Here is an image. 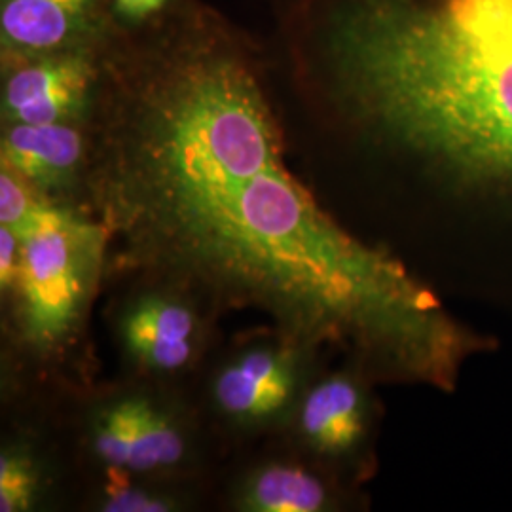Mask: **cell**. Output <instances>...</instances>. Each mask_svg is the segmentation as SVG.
Instances as JSON below:
<instances>
[{
    "mask_svg": "<svg viewBox=\"0 0 512 512\" xmlns=\"http://www.w3.org/2000/svg\"><path fill=\"white\" fill-rule=\"evenodd\" d=\"M266 52L202 0L114 27L88 116L84 181L122 255L294 342H346L452 384L471 336L385 249L355 238L289 169Z\"/></svg>",
    "mask_w": 512,
    "mask_h": 512,
    "instance_id": "6da1fadb",
    "label": "cell"
},
{
    "mask_svg": "<svg viewBox=\"0 0 512 512\" xmlns=\"http://www.w3.org/2000/svg\"><path fill=\"white\" fill-rule=\"evenodd\" d=\"M274 61L351 122L512 186V0H268Z\"/></svg>",
    "mask_w": 512,
    "mask_h": 512,
    "instance_id": "7a4b0ae2",
    "label": "cell"
},
{
    "mask_svg": "<svg viewBox=\"0 0 512 512\" xmlns=\"http://www.w3.org/2000/svg\"><path fill=\"white\" fill-rule=\"evenodd\" d=\"M19 245V321L35 348L63 342L92 293L107 230L40 194L31 217L14 232Z\"/></svg>",
    "mask_w": 512,
    "mask_h": 512,
    "instance_id": "3957f363",
    "label": "cell"
},
{
    "mask_svg": "<svg viewBox=\"0 0 512 512\" xmlns=\"http://www.w3.org/2000/svg\"><path fill=\"white\" fill-rule=\"evenodd\" d=\"M101 46L2 61L4 124L86 122L101 80Z\"/></svg>",
    "mask_w": 512,
    "mask_h": 512,
    "instance_id": "277c9868",
    "label": "cell"
},
{
    "mask_svg": "<svg viewBox=\"0 0 512 512\" xmlns=\"http://www.w3.org/2000/svg\"><path fill=\"white\" fill-rule=\"evenodd\" d=\"M110 29L107 0H0L2 61L95 46Z\"/></svg>",
    "mask_w": 512,
    "mask_h": 512,
    "instance_id": "5b68a950",
    "label": "cell"
},
{
    "mask_svg": "<svg viewBox=\"0 0 512 512\" xmlns=\"http://www.w3.org/2000/svg\"><path fill=\"white\" fill-rule=\"evenodd\" d=\"M2 167L52 196L86 177L90 133L86 122L4 124Z\"/></svg>",
    "mask_w": 512,
    "mask_h": 512,
    "instance_id": "8992f818",
    "label": "cell"
},
{
    "mask_svg": "<svg viewBox=\"0 0 512 512\" xmlns=\"http://www.w3.org/2000/svg\"><path fill=\"white\" fill-rule=\"evenodd\" d=\"M296 389L294 359L281 349H253L215 382L220 410L239 421H262L285 410Z\"/></svg>",
    "mask_w": 512,
    "mask_h": 512,
    "instance_id": "52a82bcc",
    "label": "cell"
},
{
    "mask_svg": "<svg viewBox=\"0 0 512 512\" xmlns=\"http://www.w3.org/2000/svg\"><path fill=\"white\" fill-rule=\"evenodd\" d=\"M120 330L129 353L147 368L177 370L194 353V311L175 298H141L124 315Z\"/></svg>",
    "mask_w": 512,
    "mask_h": 512,
    "instance_id": "ba28073f",
    "label": "cell"
},
{
    "mask_svg": "<svg viewBox=\"0 0 512 512\" xmlns=\"http://www.w3.org/2000/svg\"><path fill=\"white\" fill-rule=\"evenodd\" d=\"M365 395L348 376L315 385L300 410V427L311 446L325 454H344L365 433Z\"/></svg>",
    "mask_w": 512,
    "mask_h": 512,
    "instance_id": "9c48e42d",
    "label": "cell"
},
{
    "mask_svg": "<svg viewBox=\"0 0 512 512\" xmlns=\"http://www.w3.org/2000/svg\"><path fill=\"white\" fill-rule=\"evenodd\" d=\"M241 501L256 512H317L327 507V488L300 467L270 465L249 480Z\"/></svg>",
    "mask_w": 512,
    "mask_h": 512,
    "instance_id": "30bf717a",
    "label": "cell"
},
{
    "mask_svg": "<svg viewBox=\"0 0 512 512\" xmlns=\"http://www.w3.org/2000/svg\"><path fill=\"white\" fill-rule=\"evenodd\" d=\"M183 454L184 439L179 427L160 408H156L147 399H141L137 439L129 469H165L179 463Z\"/></svg>",
    "mask_w": 512,
    "mask_h": 512,
    "instance_id": "8fae6325",
    "label": "cell"
},
{
    "mask_svg": "<svg viewBox=\"0 0 512 512\" xmlns=\"http://www.w3.org/2000/svg\"><path fill=\"white\" fill-rule=\"evenodd\" d=\"M141 399H124L101 412L95 423V450L110 469H129L137 439Z\"/></svg>",
    "mask_w": 512,
    "mask_h": 512,
    "instance_id": "7c38bea8",
    "label": "cell"
},
{
    "mask_svg": "<svg viewBox=\"0 0 512 512\" xmlns=\"http://www.w3.org/2000/svg\"><path fill=\"white\" fill-rule=\"evenodd\" d=\"M38 492V469L33 459L18 450L0 458V511H29Z\"/></svg>",
    "mask_w": 512,
    "mask_h": 512,
    "instance_id": "4fadbf2b",
    "label": "cell"
},
{
    "mask_svg": "<svg viewBox=\"0 0 512 512\" xmlns=\"http://www.w3.org/2000/svg\"><path fill=\"white\" fill-rule=\"evenodd\" d=\"M101 509L110 512H164L173 509V501L129 486L128 482H120L112 476Z\"/></svg>",
    "mask_w": 512,
    "mask_h": 512,
    "instance_id": "5bb4252c",
    "label": "cell"
},
{
    "mask_svg": "<svg viewBox=\"0 0 512 512\" xmlns=\"http://www.w3.org/2000/svg\"><path fill=\"white\" fill-rule=\"evenodd\" d=\"M110 21L118 29H139L165 16L179 0H107Z\"/></svg>",
    "mask_w": 512,
    "mask_h": 512,
    "instance_id": "9a60e30c",
    "label": "cell"
},
{
    "mask_svg": "<svg viewBox=\"0 0 512 512\" xmlns=\"http://www.w3.org/2000/svg\"><path fill=\"white\" fill-rule=\"evenodd\" d=\"M19 245L12 230L0 226V287L4 293H14L18 281Z\"/></svg>",
    "mask_w": 512,
    "mask_h": 512,
    "instance_id": "2e32d148",
    "label": "cell"
}]
</instances>
